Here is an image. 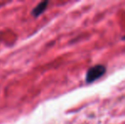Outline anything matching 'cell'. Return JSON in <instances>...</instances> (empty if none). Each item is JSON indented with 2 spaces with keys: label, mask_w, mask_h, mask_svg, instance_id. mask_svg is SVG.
<instances>
[{
  "label": "cell",
  "mask_w": 125,
  "mask_h": 124,
  "mask_svg": "<svg viewBox=\"0 0 125 124\" xmlns=\"http://www.w3.org/2000/svg\"><path fill=\"white\" fill-rule=\"evenodd\" d=\"M105 71H106V68L103 65H96L90 67L86 73V83H91L95 80L99 79L105 74Z\"/></svg>",
  "instance_id": "6da1fadb"
},
{
  "label": "cell",
  "mask_w": 125,
  "mask_h": 124,
  "mask_svg": "<svg viewBox=\"0 0 125 124\" xmlns=\"http://www.w3.org/2000/svg\"><path fill=\"white\" fill-rule=\"evenodd\" d=\"M49 2L48 1H43L40 2L35 8H33V10H31V15L34 17H38L39 15H41L44 12V10L47 9V5H48Z\"/></svg>",
  "instance_id": "7a4b0ae2"
},
{
  "label": "cell",
  "mask_w": 125,
  "mask_h": 124,
  "mask_svg": "<svg viewBox=\"0 0 125 124\" xmlns=\"http://www.w3.org/2000/svg\"><path fill=\"white\" fill-rule=\"evenodd\" d=\"M123 39H124V40H125V36H124V37H123Z\"/></svg>",
  "instance_id": "3957f363"
}]
</instances>
